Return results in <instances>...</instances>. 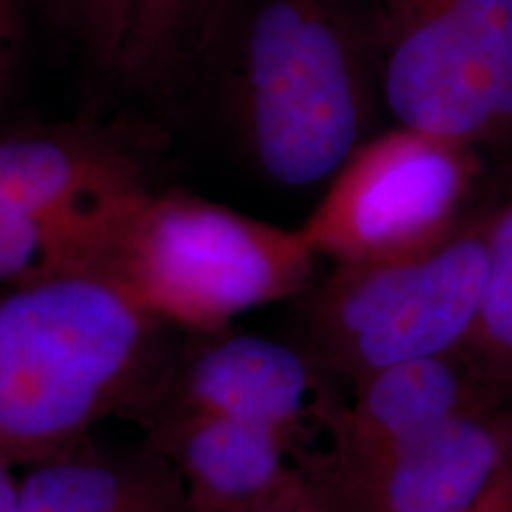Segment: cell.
Returning a JSON list of instances; mask_svg holds the SVG:
<instances>
[{
    "label": "cell",
    "instance_id": "6da1fadb",
    "mask_svg": "<svg viewBox=\"0 0 512 512\" xmlns=\"http://www.w3.org/2000/svg\"><path fill=\"white\" fill-rule=\"evenodd\" d=\"M166 325L100 278L0 290V458L31 467L100 422L162 406Z\"/></svg>",
    "mask_w": 512,
    "mask_h": 512
},
{
    "label": "cell",
    "instance_id": "7a4b0ae2",
    "mask_svg": "<svg viewBox=\"0 0 512 512\" xmlns=\"http://www.w3.org/2000/svg\"><path fill=\"white\" fill-rule=\"evenodd\" d=\"M230 36V114L261 174L287 188L335 176L370 140L368 27L335 0H259Z\"/></svg>",
    "mask_w": 512,
    "mask_h": 512
},
{
    "label": "cell",
    "instance_id": "3957f363",
    "mask_svg": "<svg viewBox=\"0 0 512 512\" xmlns=\"http://www.w3.org/2000/svg\"><path fill=\"white\" fill-rule=\"evenodd\" d=\"M316 261L299 228L152 190L121 228L102 280L166 328L219 335L249 311L302 297Z\"/></svg>",
    "mask_w": 512,
    "mask_h": 512
},
{
    "label": "cell",
    "instance_id": "277c9868",
    "mask_svg": "<svg viewBox=\"0 0 512 512\" xmlns=\"http://www.w3.org/2000/svg\"><path fill=\"white\" fill-rule=\"evenodd\" d=\"M152 190L145 164L105 133L0 140V285L102 280L121 228Z\"/></svg>",
    "mask_w": 512,
    "mask_h": 512
},
{
    "label": "cell",
    "instance_id": "5b68a950",
    "mask_svg": "<svg viewBox=\"0 0 512 512\" xmlns=\"http://www.w3.org/2000/svg\"><path fill=\"white\" fill-rule=\"evenodd\" d=\"M489 223H463L437 247L335 266L306 290V351L323 368L358 382L394 363L467 354L486 271Z\"/></svg>",
    "mask_w": 512,
    "mask_h": 512
},
{
    "label": "cell",
    "instance_id": "8992f818",
    "mask_svg": "<svg viewBox=\"0 0 512 512\" xmlns=\"http://www.w3.org/2000/svg\"><path fill=\"white\" fill-rule=\"evenodd\" d=\"M382 95L401 126L470 147L512 133V0H368Z\"/></svg>",
    "mask_w": 512,
    "mask_h": 512
},
{
    "label": "cell",
    "instance_id": "52a82bcc",
    "mask_svg": "<svg viewBox=\"0 0 512 512\" xmlns=\"http://www.w3.org/2000/svg\"><path fill=\"white\" fill-rule=\"evenodd\" d=\"M477 147L401 126L363 143L299 230L335 266L380 264L437 247L463 226Z\"/></svg>",
    "mask_w": 512,
    "mask_h": 512
},
{
    "label": "cell",
    "instance_id": "ba28073f",
    "mask_svg": "<svg viewBox=\"0 0 512 512\" xmlns=\"http://www.w3.org/2000/svg\"><path fill=\"white\" fill-rule=\"evenodd\" d=\"M306 467L332 512H512V411L496 403L366 463Z\"/></svg>",
    "mask_w": 512,
    "mask_h": 512
},
{
    "label": "cell",
    "instance_id": "9c48e42d",
    "mask_svg": "<svg viewBox=\"0 0 512 512\" xmlns=\"http://www.w3.org/2000/svg\"><path fill=\"white\" fill-rule=\"evenodd\" d=\"M150 444L176 467L195 512H332L297 448L226 418L159 413Z\"/></svg>",
    "mask_w": 512,
    "mask_h": 512
},
{
    "label": "cell",
    "instance_id": "30bf717a",
    "mask_svg": "<svg viewBox=\"0 0 512 512\" xmlns=\"http://www.w3.org/2000/svg\"><path fill=\"white\" fill-rule=\"evenodd\" d=\"M178 363L159 413L226 418L278 434L297 448L306 422L335 406L320 389L309 351L256 335H211Z\"/></svg>",
    "mask_w": 512,
    "mask_h": 512
},
{
    "label": "cell",
    "instance_id": "8fae6325",
    "mask_svg": "<svg viewBox=\"0 0 512 512\" xmlns=\"http://www.w3.org/2000/svg\"><path fill=\"white\" fill-rule=\"evenodd\" d=\"M501 387L467 354L394 363L354 382L347 406L325 420L328 463H366L425 437L460 415L496 406Z\"/></svg>",
    "mask_w": 512,
    "mask_h": 512
},
{
    "label": "cell",
    "instance_id": "7c38bea8",
    "mask_svg": "<svg viewBox=\"0 0 512 512\" xmlns=\"http://www.w3.org/2000/svg\"><path fill=\"white\" fill-rule=\"evenodd\" d=\"M19 512H195L171 460L147 444L107 453L86 444L27 467Z\"/></svg>",
    "mask_w": 512,
    "mask_h": 512
},
{
    "label": "cell",
    "instance_id": "4fadbf2b",
    "mask_svg": "<svg viewBox=\"0 0 512 512\" xmlns=\"http://www.w3.org/2000/svg\"><path fill=\"white\" fill-rule=\"evenodd\" d=\"M240 0H121L114 74L145 98H174L221 55Z\"/></svg>",
    "mask_w": 512,
    "mask_h": 512
},
{
    "label": "cell",
    "instance_id": "5bb4252c",
    "mask_svg": "<svg viewBox=\"0 0 512 512\" xmlns=\"http://www.w3.org/2000/svg\"><path fill=\"white\" fill-rule=\"evenodd\" d=\"M467 356L496 387L512 384V202L489 221L486 271Z\"/></svg>",
    "mask_w": 512,
    "mask_h": 512
},
{
    "label": "cell",
    "instance_id": "9a60e30c",
    "mask_svg": "<svg viewBox=\"0 0 512 512\" xmlns=\"http://www.w3.org/2000/svg\"><path fill=\"white\" fill-rule=\"evenodd\" d=\"M50 8L88 57L112 76L119 53L121 0H50Z\"/></svg>",
    "mask_w": 512,
    "mask_h": 512
},
{
    "label": "cell",
    "instance_id": "2e32d148",
    "mask_svg": "<svg viewBox=\"0 0 512 512\" xmlns=\"http://www.w3.org/2000/svg\"><path fill=\"white\" fill-rule=\"evenodd\" d=\"M29 43V0H0V102L22 69Z\"/></svg>",
    "mask_w": 512,
    "mask_h": 512
},
{
    "label": "cell",
    "instance_id": "e0dca14e",
    "mask_svg": "<svg viewBox=\"0 0 512 512\" xmlns=\"http://www.w3.org/2000/svg\"><path fill=\"white\" fill-rule=\"evenodd\" d=\"M19 482L15 465L0 458V512H19Z\"/></svg>",
    "mask_w": 512,
    "mask_h": 512
}]
</instances>
